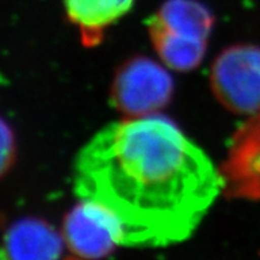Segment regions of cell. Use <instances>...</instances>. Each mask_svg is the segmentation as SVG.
<instances>
[{"label":"cell","instance_id":"cell-1","mask_svg":"<svg viewBox=\"0 0 260 260\" xmlns=\"http://www.w3.org/2000/svg\"><path fill=\"white\" fill-rule=\"evenodd\" d=\"M79 200L107 217L119 246H167L193 234L224 189L221 171L175 123L128 118L98 131L73 169Z\"/></svg>","mask_w":260,"mask_h":260},{"label":"cell","instance_id":"cell-2","mask_svg":"<svg viewBox=\"0 0 260 260\" xmlns=\"http://www.w3.org/2000/svg\"><path fill=\"white\" fill-rule=\"evenodd\" d=\"M213 23V15L200 2L167 0L147 26L162 63L177 72H189L204 59Z\"/></svg>","mask_w":260,"mask_h":260},{"label":"cell","instance_id":"cell-3","mask_svg":"<svg viewBox=\"0 0 260 260\" xmlns=\"http://www.w3.org/2000/svg\"><path fill=\"white\" fill-rule=\"evenodd\" d=\"M173 90V79L164 66L148 57H134L114 77L111 103L127 118H144L164 109Z\"/></svg>","mask_w":260,"mask_h":260},{"label":"cell","instance_id":"cell-4","mask_svg":"<svg viewBox=\"0 0 260 260\" xmlns=\"http://www.w3.org/2000/svg\"><path fill=\"white\" fill-rule=\"evenodd\" d=\"M210 87L223 107L241 115L260 112V46H229L214 59Z\"/></svg>","mask_w":260,"mask_h":260},{"label":"cell","instance_id":"cell-5","mask_svg":"<svg viewBox=\"0 0 260 260\" xmlns=\"http://www.w3.org/2000/svg\"><path fill=\"white\" fill-rule=\"evenodd\" d=\"M221 173L229 196L260 201V112L237 131Z\"/></svg>","mask_w":260,"mask_h":260},{"label":"cell","instance_id":"cell-6","mask_svg":"<svg viewBox=\"0 0 260 260\" xmlns=\"http://www.w3.org/2000/svg\"><path fill=\"white\" fill-rule=\"evenodd\" d=\"M62 235L70 250L85 259H102L119 246L107 217L83 201L66 215Z\"/></svg>","mask_w":260,"mask_h":260},{"label":"cell","instance_id":"cell-7","mask_svg":"<svg viewBox=\"0 0 260 260\" xmlns=\"http://www.w3.org/2000/svg\"><path fill=\"white\" fill-rule=\"evenodd\" d=\"M63 238L39 218L15 222L4 235L7 260H58Z\"/></svg>","mask_w":260,"mask_h":260},{"label":"cell","instance_id":"cell-8","mask_svg":"<svg viewBox=\"0 0 260 260\" xmlns=\"http://www.w3.org/2000/svg\"><path fill=\"white\" fill-rule=\"evenodd\" d=\"M135 0H63L66 15L86 46L101 44L106 30L122 19Z\"/></svg>","mask_w":260,"mask_h":260},{"label":"cell","instance_id":"cell-9","mask_svg":"<svg viewBox=\"0 0 260 260\" xmlns=\"http://www.w3.org/2000/svg\"><path fill=\"white\" fill-rule=\"evenodd\" d=\"M16 158V139L10 124L0 118V178L12 168Z\"/></svg>","mask_w":260,"mask_h":260}]
</instances>
